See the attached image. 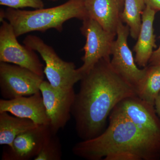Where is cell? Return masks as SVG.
Instances as JSON below:
<instances>
[{"label":"cell","instance_id":"6da1fadb","mask_svg":"<svg viewBox=\"0 0 160 160\" xmlns=\"http://www.w3.org/2000/svg\"><path fill=\"white\" fill-rule=\"evenodd\" d=\"M103 58L80 80L72 109L75 129L82 141L97 137L106 129L110 113L124 99L137 95L135 88Z\"/></svg>","mask_w":160,"mask_h":160},{"label":"cell","instance_id":"7a4b0ae2","mask_svg":"<svg viewBox=\"0 0 160 160\" xmlns=\"http://www.w3.org/2000/svg\"><path fill=\"white\" fill-rule=\"evenodd\" d=\"M97 137L78 142L73 154L87 160H158L160 138L140 129L114 108Z\"/></svg>","mask_w":160,"mask_h":160},{"label":"cell","instance_id":"3957f363","mask_svg":"<svg viewBox=\"0 0 160 160\" xmlns=\"http://www.w3.org/2000/svg\"><path fill=\"white\" fill-rule=\"evenodd\" d=\"M87 18L84 0H69L59 6L30 11L10 8L0 11L1 22H9L17 38L31 32H45L51 29L61 32L66 21Z\"/></svg>","mask_w":160,"mask_h":160},{"label":"cell","instance_id":"277c9868","mask_svg":"<svg viewBox=\"0 0 160 160\" xmlns=\"http://www.w3.org/2000/svg\"><path fill=\"white\" fill-rule=\"evenodd\" d=\"M23 43L40 55L45 63L44 74L54 89L67 91L73 89L75 84L82 79L83 75L76 69L74 63L62 59L51 46L38 37L29 35Z\"/></svg>","mask_w":160,"mask_h":160},{"label":"cell","instance_id":"5b68a950","mask_svg":"<svg viewBox=\"0 0 160 160\" xmlns=\"http://www.w3.org/2000/svg\"><path fill=\"white\" fill-rule=\"evenodd\" d=\"M80 28L86 39L83 47L85 52L82 59L83 64L78 68L81 73L86 74L103 58H110L116 34L106 31L96 21L87 18L83 20Z\"/></svg>","mask_w":160,"mask_h":160},{"label":"cell","instance_id":"8992f818","mask_svg":"<svg viewBox=\"0 0 160 160\" xmlns=\"http://www.w3.org/2000/svg\"><path fill=\"white\" fill-rule=\"evenodd\" d=\"M44 77L14 64L0 62V92L3 99L29 96L40 91Z\"/></svg>","mask_w":160,"mask_h":160},{"label":"cell","instance_id":"52a82bcc","mask_svg":"<svg viewBox=\"0 0 160 160\" xmlns=\"http://www.w3.org/2000/svg\"><path fill=\"white\" fill-rule=\"evenodd\" d=\"M0 26V62L12 63L44 77L43 64L35 51L18 42L13 28L3 20Z\"/></svg>","mask_w":160,"mask_h":160},{"label":"cell","instance_id":"ba28073f","mask_svg":"<svg viewBox=\"0 0 160 160\" xmlns=\"http://www.w3.org/2000/svg\"><path fill=\"white\" fill-rule=\"evenodd\" d=\"M129 28L122 21L118 25L117 39L112 49V58L110 63L112 68L126 81L137 88L146 75L147 66L140 69L138 67L132 52L128 44Z\"/></svg>","mask_w":160,"mask_h":160},{"label":"cell","instance_id":"9c48e42d","mask_svg":"<svg viewBox=\"0 0 160 160\" xmlns=\"http://www.w3.org/2000/svg\"><path fill=\"white\" fill-rule=\"evenodd\" d=\"M40 90L50 120L52 132L53 134H57L71 118L72 109L76 96L74 88L67 91H60L44 80L41 83Z\"/></svg>","mask_w":160,"mask_h":160},{"label":"cell","instance_id":"30bf717a","mask_svg":"<svg viewBox=\"0 0 160 160\" xmlns=\"http://www.w3.org/2000/svg\"><path fill=\"white\" fill-rule=\"evenodd\" d=\"M52 134L50 125H38L21 133L12 145L3 150L2 160H29L34 158Z\"/></svg>","mask_w":160,"mask_h":160},{"label":"cell","instance_id":"8fae6325","mask_svg":"<svg viewBox=\"0 0 160 160\" xmlns=\"http://www.w3.org/2000/svg\"><path fill=\"white\" fill-rule=\"evenodd\" d=\"M114 108L140 129L160 138V118L153 105L134 95L124 99Z\"/></svg>","mask_w":160,"mask_h":160},{"label":"cell","instance_id":"7c38bea8","mask_svg":"<svg viewBox=\"0 0 160 160\" xmlns=\"http://www.w3.org/2000/svg\"><path fill=\"white\" fill-rule=\"evenodd\" d=\"M9 112L18 117L31 120L37 125H50L41 92L29 96L0 100V113Z\"/></svg>","mask_w":160,"mask_h":160},{"label":"cell","instance_id":"4fadbf2b","mask_svg":"<svg viewBox=\"0 0 160 160\" xmlns=\"http://www.w3.org/2000/svg\"><path fill=\"white\" fill-rule=\"evenodd\" d=\"M88 18L96 21L106 31L117 34L125 0H84Z\"/></svg>","mask_w":160,"mask_h":160},{"label":"cell","instance_id":"5bb4252c","mask_svg":"<svg viewBox=\"0 0 160 160\" xmlns=\"http://www.w3.org/2000/svg\"><path fill=\"white\" fill-rule=\"evenodd\" d=\"M157 12L146 6L142 13V23L138 41L133 48L135 52V61L140 67L148 66L153 49L156 48L153 22Z\"/></svg>","mask_w":160,"mask_h":160},{"label":"cell","instance_id":"9a60e30c","mask_svg":"<svg viewBox=\"0 0 160 160\" xmlns=\"http://www.w3.org/2000/svg\"><path fill=\"white\" fill-rule=\"evenodd\" d=\"M37 125L31 120L13 116L9 112L0 113V145L10 147L16 138Z\"/></svg>","mask_w":160,"mask_h":160},{"label":"cell","instance_id":"2e32d148","mask_svg":"<svg viewBox=\"0 0 160 160\" xmlns=\"http://www.w3.org/2000/svg\"><path fill=\"white\" fill-rule=\"evenodd\" d=\"M160 92V65L148 66L146 75L137 88V95L142 100L154 106Z\"/></svg>","mask_w":160,"mask_h":160},{"label":"cell","instance_id":"e0dca14e","mask_svg":"<svg viewBox=\"0 0 160 160\" xmlns=\"http://www.w3.org/2000/svg\"><path fill=\"white\" fill-rule=\"evenodd\" d=\"M146 6L144 0H125L121 21L129 27V34L137 39L142 26V13Z\"/></svg>","mask_w":160,"mask_h":160},{"label":"cell","instance_id":"ac0fdd59","mask_svg":"<svg viewBox=\"0 0 160 160\" xmlns=\"http://www.w3.org/2000/svg\"><path fill=\"white\" fill-rule=\"evenodd\" d=\"M62 145L57 134H52L45 144L34 160H60L62 159Z\"/></svg>","mask_w":160,"mask_h":160},{"label":"cell","instance_id":"d6986e66","mask_svg":"<svg viewBox=\"0 0 160 160\" xmlns=\"http://www.w3.org/2000/svg\"><path fill=\"white\" fill-rule=\"evenodd\" d=\"M0 5L16 9L27 7L37 9L44 7L42 0H0Z\"/></svg>","mask_w":160,"mask_h":160},{"label":"cell","instance_id":"ffe728a7","mask_svg":"<svg viewBox=\"0 0 160 160\" xmlns=\"http://www.w3.org/2000/svg\"><path fill=\"white\" fill-rule=\"evenodd\" d=\"M149 63V66L160 65V46L155 51H153Z\"/></svg>","mask_w":160,"mask_h":160},{"label":"cell","instance_id":"44dd1931","mask_svg":"<svg viewBox=\"0 0 160 160\" xmlns=\"http://www.w3.org/2000/svg\"><path fill=\"white\" fill-rule=\"evenodd\" d=\"M145 6L157 12L160 11V0H144Z\"/></svg>","mask_w":160,"mask_h":160},{"label":"cell","instance_id":"7402d4cb","mask_svg":"<svg viewBox=\"0 0 160 160\" xmlns=\"http://www.w3.org/2000/svg\"><path fill=\"white\" fill-rule=\"evenodd\" d=\"M154 107L156 112L160 118V92L155 101Z\"/></svg>","mask_w":160,"mask_h":160},{"label":"cell","instance_id":"603a6c76","mask_svg":"<svg viewBox=\"0 0 160 160\" xmlns=\"http://www.w3.org/2000/svg\"><path fill=\"white\" fill-rule=\"evenodd\" d=\"M49 1H58V0H49Z\"/></svg>","mask_w":160,"mask_h":160}]
</instances>
